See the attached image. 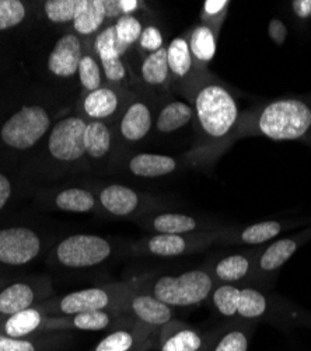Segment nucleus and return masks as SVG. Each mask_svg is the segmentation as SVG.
Masks as SVG:
<instances>
[{
    "mask_svg": "<svg viewBox=\"0 0 311 351\" xmlns=\"http://www.w3.org/2000/svg\"><path fill=\"white\" fill-rule=\"evenodd\" d=\"M244 134H258L272 141H296L311 128V108L297 99H279L251 117Z\"/></svg>",
    "mask_w": 311,
    "mask_h": 351,
    "instance_id": "1",
    "label": "nucleus"
},
{
    "mask_svg": "<svg viewBox=\"0 0 311 351\" xmlns=\"http://www.w3.org/2000/svg\"><path fill=\"white\" fill-rule=\"evenodd\" d=\"M193 114L211 139L229 138L240 127V108L234 96L223 84L208 83L198 90Z\"/></svg>",
    "mask_w": 311,
    "mask_h": 351,
    "instance_id": "2",
    "label": "nucleus"
},
{
    "mask_svg": "<svg viewBox=\"0 0 311 351\" xmlns=\"http://www.w3.org/2000/svg\"><path fill=\"white\" fill-rule=\"evenodd\" d=\"M216 284L206 270H191L178 277H160L152 285V295L168 306H193L211 297Z\"/></svg>",
    "mask_w": 311,
    "mask_h": 351,
    "instance_id": "3",
    "label": "nucleus"
},
{
    "mask_svg": "<svg viewBox=\"0 0 311 351\" xmlns=\"http://www.w3.org/2000/svg\"><path fill=\"white\" fill-rule=\"evenodd\" d=\"M49 123V115L42 107L27 106L6 121L2 138L12 148L28 149L44 136Z\"/></svg>",
    "mask_w": 311,
    "mask_h": 351,
    "instance_id": "4",
    "label": "nucleus"
},
{
    "mask_svg": "<svg viewBox=\"0 0 311 351\" xmlns=\"http://www.w3.org/2000/svg\"><path fill=\"white\" fill-rule=\"evenodd\" d=\"M109 254V242L96 235H73L64 239L56 247V257L64 266L72 269L97 266Z\"/></svg>",
    "mask_w": 311,
    "mask_h": 351,
    "instance_id": "5",
    "label": "nucleus"
},
{
    "mask_svg": "<svg viewBox=\"0 0 311 351\" xmlns=\"http://www.w3.org/2000/svg\"><path fill=\"white\" fill-rule=\"evenodd\" d=\"M87 124L77 117L62 120L55 125L51 132L48 148L51 155L64 162H72L80 159L86 154L84 146V132Z\"/></svg>",
    "mask_w": 311,
    "mask_h": 351,
    "instance_id": "6",
    "label": "nucleus"
},
{
    "mask_svg": "<svg viewBox=\"0 0 311 351\" xmlns=\"http://www.w3.org/2000/svg\"><path fill=\"white\" fill-rule=\"evenodd\" d=\"M41 241L33 229L8 228L0 230V263L23 266L38 256Z\"/></svg>",
    "mask_w": 311,
    "mask_h": 351,
    "instance_id": "7",
    "label": "nucleus"
},
{
    "mask_svg": "<svg viewBox=\"0 0 311 351\" xmlns=\"http://www.w3.org/2000/svg\"><path fill=\"white\" fill-rule=\"evenodd\" d=\"M209 341L202 333L172 320L159 332L160 351H208Z\"/></svg>",
    "mask_w": 311,
    "mask_h": 351,
    "instance_id": "8",
    "label": "nucleus"
},
{
    "mask_svg": "<svg viewBox=\"0 0 311 351\" xmlns=\"http://www.w3.org/2000/svg\"><path fill=\"white\" fill-rule=\"evenodd\" d=\"M260 250H247L221 257L215 263L211 276L215 284H237L254 277V266Z\"/></svg>",
    "mask_w": 311,
    "mask_h": 351,
    "instance_id": "9",
    "label": "nucleus"
},
{
    "mask_svg": "<svg viewBox=\"0 0 311 351\" xmlns=\"http://www.w3.org/2000/svg\"><path fill=\"white\" fill-rule=\"evenodd\" d=\"M304 238V235H299L279 239L271 243L268 247L260 250L256 258V266H254V277H268L269 274L278 271L297 252Z\"/></svg>",
    "mask_w": 311,
    "mask_h": 351,
    "instance_id": "10",
    "label": "nucleus"
},
{
    "mask_svg": "<svg viewBox=\"0 0 311 351\" xmlns=\"http://www.w3.org/2000/svg\"><path fill=\"white\" fill-rule=\"evenodd\" d=\"M81 58L83 55L79 38L73 34H66L55 44L49 53L48 68L56 76L69 77L79 72Z\"/></svg>",
    "mask_w": 311,
    "mask_h": 351,
    "instance_id": "11",
    "label": "nucleus"
},
{
    "mask_svg": "<svg viewBox=\"0 0 311 351\" xmlns=\"http://www.w3.org/2000/svg\"><path fill=\"white\" fill-rule=\"evenodd\" d=\"M257 320L234 319L212 340L208 351H248Z\"/></svg>",
    "mask_w": 311,
    "mask_h": 351,
    "instance_id": "12",
    "label": "nucleus"
},
{
    "mask_svg": "<svg viewBox=\"0 0 311 351\" xmlns=\"http://www.w3.org/2000/svg\"><path fill=\"white\" fill-rule=\"evenodd\" d=\"M112 295L104 288H86L65 295L59 302V311L65 315H77L90 311H105L111 306Z\"/></svg>",
    "mask_w": 311,
    "mask_h": 351,
    "instance_id": "13",
    "label": "nucleus"
},
{
    "mask_svg": "<svg viewBox=\"0 0 311 351\" xmlns=\"http://www.w3.org/2000/svg\"><path fill=\"white\" fill-rule=\"evenodd\" d=\"M129 309L139 322L154 329H161L173 320L172 306L163 304L152 294L133 295L129 301Z\"/></svg>",
    "mask_w": 311,
    "mask_h": 351,
    "instance_id": "14",
    "label": "nucleus"
},
{
    "mask_svg": "<svg viewBox=\"0 0 311 351\" xmlns=\"http://www.w3.org/2000/svg\"><path fill=\"white\" fill-rule=\"evenodd\" d=\"M152 124L153 117L148 104L142 101H135L126 108L120 125V131L124 139L137 142L142 141L149 134Z\"/></svg>",
    "mask_w": 311,
    "mask_h": 351,
    "instance_id": "15",
    "label": "nucleus"
},
{
    "mask_svg": "<svg viewBox=\"0 0 311 351\" xmlns=\"http://www.w3.org/2000/svg\"><path fill=\"white\" fill-rule=\"evenodd\" d=\"M268 311V300L261 291L252 287L236 288L232 319L258 320Z\"/></svg>",
    "mask_w": 311,
    "mask_h": 351,
    "instance_id": "16",
    "label": "nucleus"
},
{
    "mask_svg": "<svg viewBox=\"0 0 311 351\" xmlns=\"http://www.w3.org/2000/svg\"><path fill=\"white\" fill-rule=\"evenodd\" d=\"M101 206L116 217L132 215L140 204V198L136 191L122 184H111L100 193Z\"/></svg>",
    "mask_w": 311,
    "mask_h": 351,
    "instance_id": "17",
    "label": "nucleus"
},
{
    "mask_svg": "<svg viewBox=\"0 0 311 351\" xmlns=\"http://www.w3.org/2000/svg\"><path fill=\"white\" fill-rule=\"evenodd\" d=\"M159 329L150 328L142 322L132 329H120L104 337L93 351H128L137 343L156 337Z\"/></svg>",
    "mask_w": 311,
    "mask_h": 351,
    "instance_id": "18",
    "label": "nucleus"
},
{
    "mask_svg": "<svg viewBox=\"0 0 311 351\" xmlns=\"http://www.w3.org/2000/svg\"><path fill=\"white\" fill-rule=\"evenodd\" d=\"M176 167V159L165 155L139 154L129 160V170L137 178H161V176L173 173Z\"/></svg>",
    "mask_w": 311,
    "mask_h": 351,
    "instance_id": "19",
    "label": "nucleus"
},
{
    "mask_svg": "<svg viewBox=\"0 0 311 351\" xmlns=\"http://www.w3.org/2000/svg\"><path fill=\"white\" fill-rule=\"evenodd\" d=\"M284 230L285 226L279 221H264L234 230L233 235L228 237V241L241 245H261L279 237Z\"/></svg>",
    "mask_w": 311,
    "mask_h": 351,
    "instance_id": "20",
    "label": "nucleus"
},
{
    "mask_svg": "<svg viewBox=\"0 0 311 351\" xmlns=\"http://www.w3.org/2000/svg\"><path fill=\"white\" fill-rule=\"evenodd\" d=\"M192 243H193V239L187 235H167V233H156L154 237L146 239L145 252L159 257H176L189 252Z\"/></svg>",
    "mask_w": 311,
    "mask_h": 351,
    "instance_id": "21",
    "label": "nucleus"
},
{
    "mask_svg": "<svg viewBox=\"0 0 311 351\" xmlns=\"http://www.w3.org/2000/svg\"><path fill=\"white\" fill-rule=\"evenodd\" d=\"M105 20V10L103 0H79L73 24L76 32L89 36L103 25Z\"/></svg>",
    "mask_w": 311,
    "mask_h": 351,
    "instance_id": "22",
    "label": "nucleus"
},
{
    "mask_svg": "<svg viewBox=\"0 0 311 351\" xmlns=\"http://www.w3.org/2000/svg\"><path fill=\"white\" fill-rule=\"evenodd\" d=\"M36 300L34 289L24 282H16L0 292V313L12 316L28 309Z\"/></svg>",
    "mask_w": 311,
    "mask_h": 351,
    "instance_id": "23",
    "label": "nucleus"
},
{
    "mask_svg": "<svg viewBox=\"0 0 311 351\" xmlns=\"http://www.w3.org/2000/svg\"><path fill=\"white\" fill-rule=\"evenodd\" d=\"M120 107V97L118 95L108 89V87H100V89L90 92L84 100V111L87 112L89 117L100 121L103 119L114 115Z\"/></svg>",
    "mask_w": 311,
    "mask_h": 351,
    "instance_id": "24",
    "label": "nucleus"
},
{
    "mask_svg": "<svg viewBox=\"0 0 311 351\" xmlns=\"http://www.w3.org/2000/svg\"><path fill=\"white\" fill-rule=\"evenodd\" d=\"M193 117V110L184 101H172L165 104L157 115L156 128L163 134L174 132L187 125Z\"/></svg>",
    "mask_w": 311,
    "mask_h": 351,
    "instance_id": "25",
    "label": "nucleus"
},
{
    "mask_svg": "<svg viewBox=\"0 0 311 351\" xmlns=\"http://www.w3.org/2000/svg\"><path fill=\"white\" fill-rule=\"evenodd\" d=\"M216 32L206 24L195 27L189 37V49L196 61L208 64L216 53Z\"/></svg>",
    "mask_w": 311,
    "mask_h": 351,
    "instance_id": "26",
    "label": "nucleus"
},
{
    "mask_svg": "<svg viewBox=\"0 0 311 351\" xmlns=\"http://www.w3.org/2000/svg\"><path fill=\"white\" fill-rule=\"evenodd\" d=\"M198 221L185 214L165 213L156 215L152 219V229L156 233H167V235H188L198 229Z\"/></svg>",
    "mask_w": 311,
    "mask_h": 351,
    "instance_id": "27",
    "label": "nucleus"
},
{
    "mask_svg": "<svg viewBox=\"0 0 311 351\" xmlns=\"http://www.w3.org/2000/svg\"><path fill=\"white\" fill-rule=\"evenodd\" d=\"M42 325V315L40 311L28 308L9 316L5 324V335L13 339H24L34 333Z\"/></svg>",
    "mask_w": 311,
    "mask_h": 351,
    "instance_id": "28",
    "label": "nucleus"
},
{
    "mask_svg": "<svg viewBox=\"0 0 311 351\" xmlns=\"http://www.w3.org/2000/svg\"><path fill=\"white\" fill-rule=\"evenodd\" d=\"M167 62L170 72L178 77H185L193 65L189 44L185 38H174L167 48Z\"/></svg>",
    "mask_w": 311,
    "mask_h": 351,
    "instance_id": "29",
    "label": "nucleus"
},
{
    "mask_svg": "<svg viewBox=\"0 0 311 351\" xmlns=\"http://www.w3.org/2000/svg\"><path fill=\"white\" fill-rule=\"evenodd\" d=\"M84 146H86V154L92 158L100 159L105 156L111 149L109 128L101 121L87 124L86 132H84Z\"/></svg>",
    "mask_w": 311,
    "mask_h": 351,
    "instance_id": "30",
    "label": "nucleus"
},
{
    "mask_svg": "<svg viewBox=\"0 0 311 351\" xmlns=\"http://www.w3.org/2000/svg\"><path fill=\"white\" fill-rule=\"evenodd\" d=\"M56 207L69 213H89L94 208L96 199L90 191L81 189H68L56 195Z\"/></svg>",
    "mask_w": 311,
    "mask_h": 351,
    "instance_id": "31",
    "label": "nucleus"
},
{
    "mask_svg": "<svg viewBox=\"0 0 311 351\" xmlns=\"http://www.w3.org/2000/svg\"><path fill=\"white\" fill-rule=\"evenodd\" d=\"M170 73L167 62V48L149 53L142 64V77L148 84L159 86L167 82Z\"/></svg>",
    "mask_w": 311,
    "mask_h": 351,
    "instance_id": "32",
    "label": "nucleus"
},
{
    "mask_svg": "<svg viewBox=\"0 0 311 351\" xmlns=\"http://www.w3.org/2000/svg\"><path fill=\"white\" fill-rule=\"evenodd\" d=\"M94 49L100 56V61L117 60V58H122V55L126 52L118 43L114 25L107 27L105 30L100 33V36L96 38Z\"/></svg>",
    "mask_w": 311,
    "mask_h": 351,
    "instance_id": "33",
    "label": "nucleus"
},
{
    "mask_svg": "<svg viewBox=\"0 0 311 351\" xmlns=\"http://www.w3.org/2000/svg\"><path fill=\"white\" fill-rule=\"evenodd\" d=\"M112 324V316L107 311H90L73 315L72 326L77 330L100 332Z\"/></svg>",
    "mask_w": 311,
    "mask_h": 351,
    "instance_id": "34",
    "label": "nucleus"
},
{
    "mask_svg": "<svg viewBox=\"0 0 311 351\" xmlns=\"http://www.w3.org/2000/svg\"><path fill=\"white\" fill-rule=\"evenodd\" d=\"M116 34L118 38V43L121 47L128 51V48L139 41L140 36H142V24L135 16H121L116 23Z\"/></svg>",
    "mask_w": 311,
    "mask_h": 351,
    "instance_id": "35",
    "label": "nucleus"
},
{
    "mask_svg": "<svg viewBox=\"0 0 311 351\" xmlns=\"http://www.w3.org/2000/svg\"><path fill=\"white\" fill-rule=\"evenodd\" d=\"M79 0H46L44 9L53 23H66L75 19Z\"/></svg>",
    "mask_w": 311,
    "mask_h": 351,
    "instance_id": "36",
    "label": "nucleus"
},
{
    "mask_svg": "<svg viewBox=\"0 0 311 351\" xmlns=\"http://www.w3.org/2000/svg\"><path fill=\"white\" fill-rule=\"evenodd\" d=\"M25 17V8L18 0H0V30L20 24Z\"/></svg>",
    "mask_w": 311,
    "mask_h": 351,
    "instance_id": "37",
    "label": "nucleus"
},
{
    "mask_svg": "<svg viewBox=\"0 0 311 351\" xmlns=\"http://www.w3.org/2000/svg\"><path fill=\"white\" fill-rule=\"evenodd\" d=\"M79 76L89 92H94L101 87V73L98 64L92 56H83L79 65Z\"/></svg>",
    "mask_w": 311,
    "mask_h": 351,
    "instance_id": "38",
    "label": "nucleus"
},
{
    "mask_svg": "<svg viewBox=\"0 0 311 351\" xmlns=\"http://www.w3.org/2000/svg\"><path fill=\"white\" fill-rule=\"evenodd\" d=\"M229 5V0H206L202 12V19L205 24L211 28H219L226 17V13H228Z\"/></svg>",
    "mask_w": 311,
    "mask_h": 351,
    "instance_id": "39",
    "label": "nucleus"
},
{
    "mask_svg": "<svg viewBox=\"0 0 311 351\" xmlns=\"http://www.w3.org/2000/svg\"><path fill=\"white\" fill-rule=\"evenodd\" d=\"M139 44L145 51L153 53L163 48V36L160 30L154 25L146 27L139 38Z\"/></svg>",
    "mask_w": 311,
    "mask_h": 351,
    "instance_id": "40",
    "label": "nucleus"
},
{
    "mask_svg": "<svg viewBox=\"0 0 311 351\" xmlns=\"http://www.w3.org/2000/svg\"><path fill=\"white\" fill-rule=\"evenodd\" d=\"M0 351H37V346L31 340L0 335Z\"/></svg>",
    "mask_w": 311,
    "mask_h": 351,
    "instance_id": "41",
    "label": "nucleus"
},
{
    "mask_svg": "<svg viewBox=\"0 0 311 351\" xmlns=\"http://www.w3.org/2000/svg\"><path fill=\"white\" fill-rule=\"evenodd\" d=\"M105 77L109 82H122L126 76V69L122 62V58H117V60H109V61H101Z\"/></svg>",
    "mask_w": 311,
    "mask_h": 351,
    "instance_id": "42",
    "label": "nucleus"
},
{
    "mask_svg": "<svg viewBox=\"0 0 311 351\" xmlns=\"http://www.w3.org/2000/svg\"><path fill=\"white\" fill-rule=\"evenodd\" d=\"M268 34L276 45H282L288 37V27L279 19H272L268 24Z\"/></svg>",
    "mask_w": 311,
    "mask_h": 351,
    "instance_id": "43",
    "label": "nucleus"
},
{
    "mask_svg": "<svg viewBox=\"0 0 311 351\" xmlns=\"http://www.w3.org/2000/svg\"><path fill=\"white\" fill-rule=\"evenodd\" d=\"M290 5L299 19L311 17V0H293Z\"/></svg>",
    "mask_w": 311,
    "mask_h": 351,
    "instance_id": "44",
    "label": "nucleus"
},
{
    "mask_svg": "<svg viewBox=\"0 0 311 351\" xmlns=\"http://www.w3.org/2000/svg\"><path fill=\"white\" fill-rule=\"evenodd\" d=\"M103 5H104V10H105V17L118 20L121 16H124L122 10H121L120 0H103Z\"/></svg>",
    "mask_w": 311,
    "mask_h": 351,
    "instance_id": "45",
    "label": "nucleus"
},
{
    "mask_svg": "<svg viewBox=\"0 0 311 351\" xmlns=\"http://www.w3.org/2000/svg\"><path fill=\"white\" fill-rule=\"evenodd\" d=\"M12 195V186L6 176L0 174V210H2Z\"/></svg>",
    "mask_w": 311,
    "mask_h": 351,
    "instance_id": "46",
    "label": "nucleus"
},
{
    "mask_svg": "<svg viewBox=\"0 0 311 351\" xmlns=\"http://www.w3.org/2000/svg\"><path fill=\"white\" fill-rule=\"evenodd\" d=\"M120 3H121V10H122L124 16L133 14L140 6L137 0H120Z\"/></svg>",
    "mask_w": 311,
    "mask_h": 351,
    "instance_id": "47",
    "label": "nucleus"
},
{
    "mask_svg": "<svg viewBox=\"0 0 311 351\" xmlns=\"http://www.w3.org/2000/svg\"><path fill=\"white\" fill-rule=\"evenodd\" d=\"M157 341H159V340H156V337L148 339V340H144V341L137 343L136 346H133V347L129 348L128 351H149V350H152L154 346H157Z\"/></svg>",
    "mask_w": 311,
    "mask_h": 351,
    "instance_id": "48",
    "label": "nucleus"
}]
</instances>
